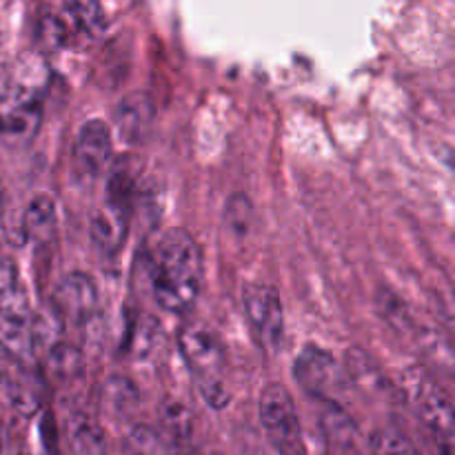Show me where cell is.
<instances>
[{
  "mask_svg": "<svg viewBox=\"0 0 455 455\" xmlns=\"http://www.w3.org/2000/svg\"><path fill=\"white\" fill-rule=\"evenodd\" d=\"M204 278L203 249L185 229H172L151 258V291L169 314H187L200 296Z\"/></svg>",
  "mask_w": 455,
  "mask_h": 455,
  "instance_id": "6da1fadb",
  "label": "cell"
},
{
  "mask_svg": "<svg viewBox=\"0 0 455 455\" xmlns=\"http://www.w3.org/2000/svg\"><path fill=\"white\" fill-rule=\"evenodd\" d=\"M47 67L40 58H22L0 87V136L13 145L31 142L43 120Z\"/></svg>",
  "mask_w": 455,
  "mask_h": 455,
  "instance_id": "7a4b0ae2",
  "label": "cell"
},
{
  "mask_svg": "<svg viewBox=\"0 0 455 455\" xmlns=\"http://www.w3.org/2000/svg\"><path fill=\"white\" fill-rule=\"evenodd\" d=\"M258 416L275 455H307L296 404L283 385H267L262 389Z\"/></svg>",
  "mask_w": 455,
  "mask_h": 455,
  "instance_id": "3957f363",
  "label": "cell"
},
{
  "mask_svg": "<svg viewBox=\"0 0 455 455\" xmlns=\"http://www.w3.org/2000/svg\"><path fill=\"white\" fill-rule=\"evenodd\" d=\"M403 394L422 425L438 438L453 444V400L429 373L413 367L403 378Z\"/></svg>",
  "mask_w": 455,
  "mask_h": 455,
  "instance_id": "277c9868",
  "label": "cell"
},
{
  "mask_svg": "<svg viewBox=\"0 0 455 455\" xmlns=\"http://www.w3.org/2000/svg\"><path fill=\"white\" fill-rule=\"evenodd\" d=\"M293 376L298 385L323 403L340 404V395L349 387L345 367L327 349L307 345L293 364Z\"/></svg>",
  "mask_w": 455,
  "mask_h": 455,
  "instance_id": "5b68a950",
  "label": "cell"
},
{
  "mask_svg": "<svg viewBox=\"0 0 455 455\" xmlns=\"http://www.w3.org/2000/svg\"><path fill=\"white\" fill-rule=\"evenodd\" d=\"M31 320L34 309L20 284L0 293V345L20 363H31L38 355Z\"/></svg>",
  "mask_w": 455,
  "mask_h": 455,
  "instance_id": "8992f818",
  "label": "cell"
},
{
  "mask_svg": "<svg viewBox=\"0 0 455 455\" xmlns=\"http://www.w3.org/2000/svg\"><path fill=\"white\" fill-rule=\"evenodd\" d=\"M243 309L262 347L275 349L283 340L284 314L280 291L269 283H249L243 289Z\"/></svg>",
  "mask_w": 455,
  "mask_h": 455,
  "instance_id": "52a82bcc",
  "label": "cell"
},
{
  "mask_svg": "<svg viewBox=\"0 0 455 455\" xmlns=\"http://www.w3.org/2000/svg\"><path fill=\"white\" fill-rule=\"evenodd\" d=\"M178 349L196 378L218 376L225 364V347L207 324H185L178 333Z\"/></svg>",
  "mask_w": 455,
  "mask_h": 455,
  "instance_id": "ba28073f",
  "label": "cell"
},
{
  "mask_svg": "<svg viewBox=\"0 0 455 455\" xmlns=\"http://www.w3.org/2000/svg\"><path fill=\"white\" fill-rule=\"evenodd\" d=\"M114 158V133L100 118H92L80 127L74 142V163L83 176L96 178Z\"/></svg>",
  "mask_w": 455,
  "mask_h": 455,
  "instance_id": "9c48e42d",
  "label": "cell"
},
{
  "mask_svg": "<svg viewBox=\"0 0 455 455\" xmlns=\"http://www.w3.org/2000/svg\"><path fill=\"white\" fill-rule=\"evenodd\" d=\"M98 298H100V293H98L92 275L83 274V271H71L58 284L53 307L62 315V320L83 324L96 314Z\"/></svg>",
  "mask_w": 455,
  "mask_h": 455,
  "instance_id": "30bf717a",
  "label": "cell"
},
{
  "mask_svg": "<svg viewBox=\"0 0 455 455\" xmlns=\"http://www.w3.org/2000/svg\"><path fill=\"white\" fill-rule=\"evenodd\" d=\"M156 118V107L149 93L132 92L120 98L114 111V127L124 145H140L149 136Z\"/></svg>",
  "mask_w": 455,
  "mask_h": 455,
  "instance_id": "8fae6325",
  "label": "cell"
},
{
  "mask_svg": "<svg viewBox=\"0 0 455 455\" xmlns=\"http://www.w3.org/2000/svg\"><path fill=\"white\" fill-rule=\"evenodd\" d=\"M132 212L105 203L92 218V240L105 258L118 256L129 234Z\"/></svg>",
  "mask_w": 455,
  "mask_h": 455,
  "instance_id": "7c38bea8",
  "label": "cell"
},
{
  "mask_svg": "<svg viewBox=\"0 0 455 455\" xmlns=\"http://www.w3.org/2000/svg\"><path fill=\"white\" fill-rule=\"evenodd\" d=\"M140 172L142 164L136 156H123L118 163H114L109 178H107L105 203L124 209V212H132L133 204H136V191L138 182H140Z\"/></svg>",
  "mask_w": 455,
  "mask_h": 455,
  "instance_id": "4fadbf2b",
  "label": "cell"
},
{
  "mask_svg": "<svg viewBox=\"0 0 455 455\" xmlns=\"http://www.w3.org/2000/svg\"><path fill=\"white\" fill-rule=\"evenodd\" d=\"M22 231L36 247H47L53 243L58 231L56 203L49 196H36L22 213Z\"/></svg>",
  "mask_w": 455,
  "mask_h": 455,
  "instance_id": "5bb4252c",
  "label": "cell"
},
{
  "mask_svg": "<svg viewBox=\"0 0 455 455\" xmlns=\"http://www.w3.org/2000/svg\"><path fill=\"white\" fill-rule=\"evenodd\" d=\"M327 404V411L323 416V429L329 447L340 455H358L363 438H360V431L355 427V422L347 416V411L340 404Z\"/></svg>",
  "mask_w": 455,
  "mask_h": 455,
  "instance_id": "9a60e30c",
  "label": "cell"
},
{
  "mask_svg": "<svg viewBox=\"0 0 455 455\" xmlns=\"http://www.w3.org/2000/svg\"><path fill=\"white\" fill-rule=\"evenodd\" d=\"M67 440L76 455H107L105 431L83 411L71 413L67 420Z\"/></svg>",
  "mask_w": 455,
  "mask_h": 455,
  "instance_id": "2e32d148",
  "label": "cell"
},
{
  "mask_svg": "<svg viewBox=\"0 0 455 455\" xmlns=\"http://www.w3.org/2000/svg\"><path fill=\"white\" fill-rule=\"evenodd\" d=\"M65 18L69 22L71 34H78L87 40L100 38L107 27L100 0H67Z\"/></svg>",
  "mask_w": 455,
  "mask_h": 455,
  "instance_id": "e0dca14e",
  "label": "cell"
},
{
  "mask_svg": "<svg viewBox=\"0 0 455 455\" xmlns=\"http://www.w3.org/2000/svg\"><path fill=\"white\" fill-rule=\"evenodd\" d=\"M0 398L20 418H34L43 407V395L29 380L18 376H0Z\"/></svg>",
  "mask_w": 455,
  "mask_h": 455,
  "instance_id": "ac0fdd59",
  "label": "cell"
},
{
  "mask_svg": "<svg viewBox=\"0 0 455 455\" xmlns=\"http://www.w3.org/2000/svg\"><path fill=\"white\" fill-rule=\"evenodd\" d=\"M102 403L116 416H127L129 411L138 407L140 395H138L136 385L124 376H111L102 385Z\"/></svg>",
  "mask_w": 455,
  "mask_h": 455,
  "instance_id": "d6986e66",
  "label": "cell"
},
{
  "mask_svg": "<svg viewBox=\"0 0 455 455\" xmlns=\"http://www.w3.org/2000/svg\"><path fill=\"white\" fill-rule=\"evenodd\" d=\"M47 367L58 380H71V378L80 376V371H83V354L76 347L56 342L47 351Z\"/></svg>",
  "mask_w": 455,
  "mask_h": 455,
  "instance_id": "ffe728a7",
  "label": "cell"
},
{
  "mask_svg": "<svg viewBox=\"0 0 455 455\" xmlns=\"http://www.w3.org/2000/svg\"><path fill=\"white\" fill-rule=\"evenodd\" d=\"M222 220L225 227L238 238L251 231L253 227V204L244 194H231L225 203V212H222Z\"/></svg>",
  "mask_w": 455,
  "mask_h": 455,
  "instance_id": "44dd1931",
  "label": "cell"
},
{
  "mask_svg": "<svg viewBox=\"0 0 455 455\" xmlns=\"http://www.w3.org/2000/svg\"><path fill=\"white\" fill-rule=\"evenodd\" d=\"M369 449L373 455H422L420 449L394 427L373 431L369 438Z\"/></svg>",
  "mask_w": 455,
  "mask_h": 455,
  "instance_id": "7402d4cb",
  "label": "cell"
},
{
  "mask_svg": "<svg viewBox=\"0 0 455 455\" xmlns=\"http://www.w3.org/2000/svg\"><path fill=\"white\" fill-rule=\"evenodd\" d=\"M160 418H163L164 429H167V434L172 435L173 440L185 443V440L191 438V413L182 403H178V400H167V403L163 404Z\"/></svg>",
  "mask_w": 455,
  "mask_h": 455,
  "instance_id": "603a6c76",
  "label": "cell"
},
{
  "mask_svg": "<svg viewBox=\"0 0 455 455\" xmlns=\"http://www.w3.org/2000/svg\"><path fill=\"white\" fill-rule=\"evenodd\" d=\"M69 22L65 16L58 13H44L38 25V40L44 49H60L62 44L69 43Z\"/></svg>",
  "mask_w": 455,
  "mask_h": 455,
  "instance_id": "cb8c5ba5",
  "label": "cell"
},
{
  "mask_svg": "<svg viewBox=\"0 0 455 455\" xmlns=\"http://www.w3.org/2000/svg\"><path fill=\"white\" fill-rule=\"evenodd\" d=\"M160 338L158 320L140 318L132 329V351L136 358H149L156 351V342Z\"/></svg>",
  "mask_w": 455,
  "mask_h": 455,
  "instance_id": "d4e9b609",
  "label": "cell"
},
{
  "mask_svg": "<svg viewBox=\"0 0 455 455\" xmlns=\"http://www.w3.org/2000/svg\"><path fill=\"white\" fill-rule=\"evenodd\" d=\"M378 307H380V314L391 327L395 329H407L411 324V318H409V311L407 307L403 305L395 293H391L389 289H380L378 291Z\"/></svg>",
  "mask_w": 455,
  "mask_h": 455,
  "instance_id": "484cf974",
  "label": "cell"
},
{
  "mask_svg": "<svg viewBox=\"0 0 455 455\" xmlns=\"http://www.w3.org/2000/svg\"><path fill=\"white\" fill-rule=\"evenodd\" d=\"M196 387H198V394L204 403L212 409H225L231 403V395L227 391L225 382L220 380V376H207V378H196Z\"/></svg>",
  "mask_w": 455,
  "mask_h": 455,
  "instance_id": "4316f807",
  "label": "cell"
},
{
  "mask_svg": "<svg viewBox=\"0 0 455 455\" xmlns=\"http://www.w3.org/2000/svg\"><path fill=\"white\" fill-rule=\"evenodd\" d=\"M18 284V269H16V262H13L12 256L0 249V293L9 291L12 287Z\"/></svg>",
  "mask_w": 455,
  "mask_h": 455,
  "instance_id": "83f0119b",
  "label": "cell"
},
{
  "mask_svg": "<svg viewBox=\"0 0 455 455\" xmlns=\"http://www.w3.org/2000/svg\"><path fill=\"white\" fill-rule=\"evenodd\" d=\"M4 447V429H3V422H0V451Z\"/></svg>",
  "mask_w": 455,
  "mask_h": 455,
  "instance_id": "f1b7e54d",
  "label": "cell"
},
{
  "mask_svg": "<svg viewBox=\"0 0 455 455\" xmlns=\"http://www.w3.org/2000/svg\"><path fill=\"white\" fill-rule=\"evenodd\" d=\"M3 203H4V189H3V182H0V213H3Z\"/></svg>",
  "mask_w": 455,
  "mask_h": 455,
  "instance_id": "f546056e",
  "label": "cell"
},
{
  "mask_svg": "<svg viewBox=\"0 0 455 455\" xmlns=\"http://www.w3.org/2000/svg\"><path fill=\"white\" fill-rule=\"evenodd\" d=\"M18 455H36V453H31V451H20Z\"/></svg>",
  "mask_w": 455,
  "mask_h": 455,
  "instance_id": "4dcf8cb0",
  "label": "cell"
}]
</instances>
